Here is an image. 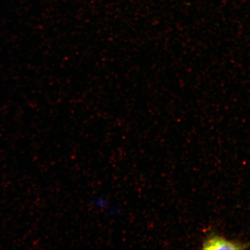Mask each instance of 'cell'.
Returning a JSON list of instances; mask_svg holds the SVG:
<instances>
[{
	"instance_id": "2",
	"label": "cell",
	"mask_w": 250,
	"mask_h": 250,
	"mask_svg": "<svg viewBox=\"0 0 250 250\" xmlns=\"http://www.w3.org/2000/svg\"><path fill=\"white\" fill-rule=\"evenodd\" d=\"M92 205L96 208L105 210L108 208V203L105 199L98 198L93 200Z\"/></svg>"
},
{
	"instance_id": "1",
	"label": "cell",
	"mask_w": 250,
	"mask_h": 250,
	"mask_svg": "<svg viewBox=\"0 0 250 250\" xmlns=\"http://www.w3.org/2000/svg\"><path fill=\"white\" fill-rule=\"evenodd\" d=\"M248 246L246 244L230 241L223 237L212 234L205 240L203 249L209 250H243L248 248Z\"/></svg>"
}]
</instances>
